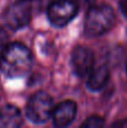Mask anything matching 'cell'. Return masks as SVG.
Returning <instances> with one entry per match:
<instances>
[{
    "instance_id": "1",
    "label": "cell",
    "mask_w": 127,
    "mask_h": 128,
    "mask_svg": "<svg viewBox=\"0 0 127 128\" xmlns=\"http://www.w3.org/2000/svg\"><path fill=\"white\" fill-rule=\"evenodd\" d=\"M32 53L22 43H10L0 55V71L8 78H24L32 68Z\"/></svg>"
},
{
    "instance_id": "2",
    "label": "cell",
    "mask_w": 127,
    "mask_h": 128,
    "mask_svg": "<svg viewBox=\"0 0 127 128\" xmlns=\"http://www.w3.org/2000/svg\"><path fill=\"white\" fill-rule=\"evenodd\" d=\"M116 22V15L112 6L101 4L89 9L84 22V32L87 35L97 37L108 33Z\"/></svg>"
},
{
    "instance_id": "3",
    "label": "cell",
    "mask_w": 127,
    "mask_h": 128,
    "mask_svg": "<svg viewBox=\"0 0 127 128\" xmlns=\"http://www.w3.org/2000/svg\"><path fill=\"white\" fill-rule=\"evenodd\" d=\"M54 110V102L47 92L40 91L29 98L26 114L28 119L34 124H44L52 117Z\"/></svg>"
},
{
    "instance_id": "4",
    "label": "cell",
    "mask_w": 127,
    "mask_h": 128,
    "mask_svg": "<svg viewBox=\"0 0 127 128\" xmlns=\"http://www.w3.org/2000/svg\"><path fill=\"white\" fill-rule=\"evenodd\" d=\"M79 4L74 0H56L47 8V18L54 27H64L78 15Z\"/></svg>"
},
{
    "instance_id": "5",
    "label": "cell",
    "mask_w": 127,
    "mask_h": 128,
    "mask_svg": "<svg viewBox=\"0 0 127 128\" xmlns=\"http://www.w3.org/2000/svg\"><path fill=\"white\" fill-rule=\"evenodd\" d=\"M32 19V6L29 1L16 0L9 6L4 14V22L7 27L12 30H18L30 22Z\"/></svg>"
},
{
    "instance_id": "6",
    "label": "cell",
    "mask_w": 127,
    "mask_h": 128,
    "mask_svg": "<svg viewBox=\"0 0 127 128\" xmlns=\"http://www.w3.org/2000/svg\"><path fill=\"white\" fill-rule=\"evenodd\" d=\"M94 53L84 46H78L73 50L71 55V64L74 74L83 78L89 74L94 68Z\"/></svg>"
},
{
    "instance_id": "7",
    "label": "cell",
    "mask_w": 127,
    "mask_h": 128,
    "mask_svg": "<svg viewBox=\"0 0 127 128\" xmlns=\"http://www.w3.org/2000/svg\"><path fill=\"white\" fill-rule=\"evenodd\" d=\"M76 116V104L72 100H65L54 107L52 118L56 127H66L72 124Z\"/></svg>"
},
{
    "instance_id": "8",
    "label": "cell",
    "mask_w": 127,
    "mask_h": 128,
    "mask_svg": "<svg viewBox=\"0 0 127 128\" xmlns=\"http://www.w3.org/2000/svg\"><path fill=\"white\" fill-rule=\"evenodd\" d=\"M22 119L20 110L14 104H4L0 108V127L17 128L22 126Z\"/></svg>"
},
{
    "instance_id": "9",
    "label": "cell",
    "mask_w": 127,
    "mask_h": 128,
    "mask_svg": "<svg viewBox=\"0 0 127 128\" xmlns=\"http://www.w3.org/2000/svg\"><path fill=\"white\" fill-rule=\"evenodd\" d=\"M87 86L91 91H100L107 84L109 79V70L106 65H101L98 68H92L89 72Z\"/></svg>"
},
{
    "instance_id": "10",
    "label": "cell",
    "mask_w": 127,
    "mask_h": 128,
    "mask_svg": "<svg viewBox=\"0 0 127 128\" xmlns=\"http://www.w3.org/2000/svg\"><path fill=\"white\" fill-rule=\"evenodd\" d=\"M105 125V119L101 118L100 116H91L88 117L84 122L81 124V127H86V128H98V127H102Z\"/></svg>"
},
{
    "instance_id": "11",
    "label": "cell",
    "mask_w": 127,
    "mask_h": 128,
    "mask_svg": "<svg viewBox=\"0 0 127 128\" xmlns=\"http://www.w3.org/2000/svg\"><path fill=\"white\" fill-rule=\"evenodd\" d=\"M7 45H8V34L4 28L0 27V55L4 52V50L6 48Z\"/></svg>"
},
{
    "instance_id": "12",
    "label": "cell",
    "mask_w": 127,
    "mask_h": 128,
    "mask_svg": "<svg viewBox=\"0 0 127 128\" xmlns=\"http://www.w3.org/2000/svg\"><path fill=\"white\" fill-rule=\"evenodd\" d=\"M118 4H119V9H120L122 14L127 19V0H119Z\"/></svg>"
},
{
    "instance_id": "13",
    "label": "cell",
    "mask_w": 127,
    "mask_h": 128,
    "mask_svg": "<svg viewBox=\"0 0 127 128\" xmlns=\"http://www.w3.org/2000/svg\"><path fill=\"white\" fill-rule=\"evenodd\" d=\"M112 127H127V120L115 122V124H112Z\"/></svg>"
},
{
    "instance_id": "14",
    "label": "cell",
    "mask_w": 127,
    "mask_h": 128,
    "mask_svg": "<svg viewBox=\"0 0 127 128\" xmlns=\"http://www.w3.org/2000/svg\"><path fill=\"white\" fill-rule=\"evenodd\" d=\"M125 71H126V74H127V61H126V66H125Z\"/></svg>"
},
{
    "instance_id": "15",
    "label": "cell",
    "mask_w": 127,
    "mask_h": 128,
    "mask_svg": "<svg viewBox=\"0 0 127 128\" xmlns=\"http://www.w3.org/2000/svg\"><path fill=\"white\" fill-rule=\"evenodd\" d=\"M22 1H29V2H30L32 0H22Z\"/></svg>"
}]
</instances>
